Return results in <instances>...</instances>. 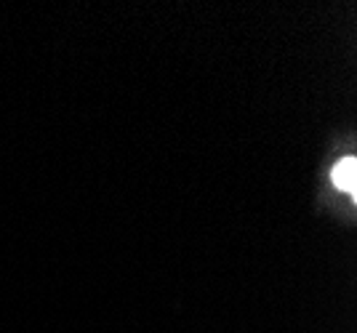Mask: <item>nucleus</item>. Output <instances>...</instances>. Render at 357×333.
<instances>
[{"instance_id":"1","label":"nucleus","mask_w":357,"mask_h":333,"mask_svg":"<svg viewBox=\"0 0 357 333\" xmlns=\"http://www.w3.org/2000/svg\"><path fill=\"white\" fill-rule=\"evenodd\" d=\"M333 184L344 189V192H355L357 189V160L355 157H342L336 166H333Z\"/></svg>"}]
</instances>
